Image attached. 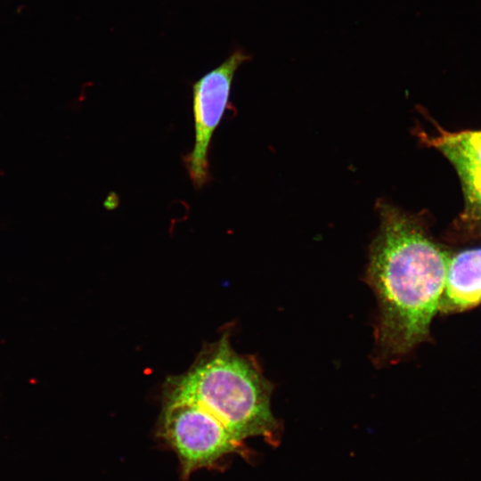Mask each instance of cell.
Listing matches in <instances>:
<instances>
[{
	"mask_svg": "<svg viewBox=\"0 0 481 481\" xmlns=\"http://www.w3.org/2000/svg\"><path fill=\"white\" fill-rule=\"evenodd\" d=\"M481 303V248L449 258L439 311L462 312Z\"/></svg>",
	"mask_w": 481,
	"mask_h": 481,
	"instance_id": "obj_5",
	"label": "cell"
},
{
	"mask_svg": "<svg viewBox=\"0 0 481 481\" xmlns=\"http://www.w3.org/2000/svg\"><path fill=\"white\" fill-rule=\"evenodd\" d=\"M453 166L461 179L468 208L481 214V167L466 164Z\"/></svg>",
	"mask_w": 481,
	"mask_h": 481,
	"instance_id": "obj_7",
	"label": "cell"
},
{
	"mask_svg": "<svg viewBox=\"0 0 481 481\" xmlns=\"http://www.w3.org/2000/svg\"><path fill=\"white\" fill-rule=\"evenodd\" d=\"M227 329L200 349L187 371L168 377L163 395L190 398L214 414L239 440L277 441L279 423L271 410L273 386L257 360L237 353Z\"/></svg>",
	"mask_w": 481,
	"mask_h": 481,
	"instance_id": "obj_2",
	"label": "cell"
},
{
	"mask_svg": "<svg viewBox=\"0 0 481 481\" xmlns=\"http://www.w3.org/2000/svg\"><path fill=\"white\" fill-rule=\"evenodd\" d=\"M371 249L366 280L379 304L375 357L398 361L429 335L450 257L413 216L387 203Z\"/></svg>",
	"mask_w": 481,
	"mask_h": 481,
	"instance_id": "obj_1",
	"label": "cell"
},
{
	"mask_svg": "<svg viewBox=\"0 0 481 481\" xmlns=\"http://www.w3.org/2000/svg\"><path fill=\"white\" fill-rule=\"evenodd\" d=\"M425 143L440 151L452 164L481 167V131L445 132L435 137L421 135Z\"/></svg>",
	"mask_w": 481,
	"mask_h": 481,
	"instance_id": "obj_6",
	"label": "cell"
},
{
	"mask_svg": "<svg viewBox=\"0 0 481 481\" xmlns=\"http://www.w3.org/2000/svg\"><path fill=\"white\" fill-rule=\"evenodd\" d=\"M159 434L175 452L182 476L213 466L224 456L241 453L243 442L206 408L177 395H163Z\"/></svg>",
	"mask_w": 481,
	"mask_h": 481,
	"instance_id": "obj_3",
	"label": "cell"
},
{
	"mask_svg": "<svg viewBox=\"0 0 481 481\" xmlns=\"http://www.w3.org/2000/svg\"><path fill=\"white\" fill-rule=\"evenodd\" d=\"M249 59L244 51H234L192 85L194 143L183 157V163L196 190L202 189L212 179L208 161L211 140L229 109L234 75Z\"/></svg>",
	"mask_w": 481,
	"mask_h": 481,
	"instance_id": "obj_4",
	"label": "cell"
}]
</instances>
